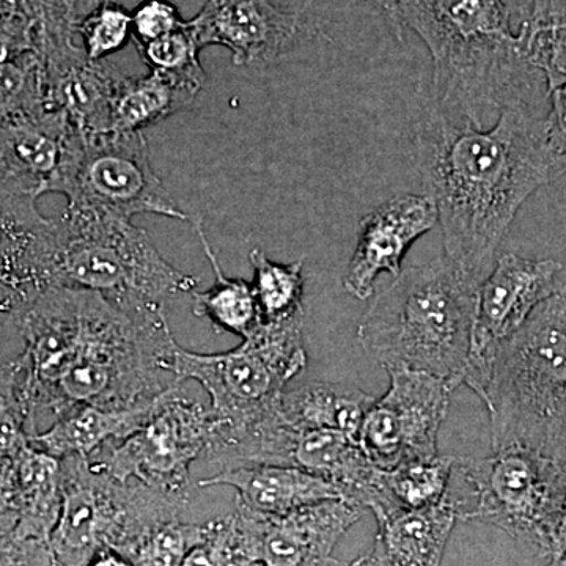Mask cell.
Instances as JSON below:
<instances>
[{
    "label": "cell",
    "instance_id": "40",
    "mask_svg": "<svg viewBox=\"0 0 566 566\" xmlns=\"http://www.w3.org/2000/svg\"><path fill=\"white\" fill-rule=\"evenodd\" d=\"M365 2L371 3L376 9L381 10L387 21H389L394 35L397 36L398 40H403L405 28L403 24H401L400 18V0H365Z\"/></svg>",
    "mask_w": 566,
    "mask_h": 566
},
{
    "label": "cell",
    "instance_id": "22",
    "mask_svg": "<svg viewBox=\"0 0 566 566\" xmlns=\"http://www.w3.org/2000/svg\"><path fill=\"white\" fill-rule=\"evenodd\" d=\"M375 403L371 395L337 382H308L285 390L277 412L296 430H335L359 439L364 417Z\"/></svg>",
    "mask_w": 566,
    "mask_h": 566
},
{
    "label": "cell",
    "instance_id": "30",
    "mask_svg": "<svg viewBox=\"0 0 566 566\" xmlns=\"http://www.w3.org/2000/svg\"><path fill=\"white\" fill-rule=\"evenodd\" d=\"M50 111L44 87L43 61L31 51L0 63V123Z\"/></svg>",
    "mask_w": 566,
    "mask_h": 566
},
{
    "label": "cell",
    "instance_id": "19",
    "mask_svg": "<svg viewBox=\"0 0 566 566\" xmlns=\"http://www.w3.org/2000/svg\"><path fill=\"white\" fill-rule=\"evenodd\" d=\"M370 556L381 566H441L458 516L449 497L424 509H394L376 515Z\"/></svg>",
    "mask_w": 566,
    "mask_h": 566
},
{
    "label": "cell",
    "instance_id": "16",
    "mask_svg": "<svg viewBox=\"0 0 566 566\" xmlns=\"http://www.w3.org/2000/svg\"><path fill=\"white\" fill-rule=\"evenodd\" d=\"M438 221V208L424 193H401L365 214L344 279L346 292L360 301L370 300L378 275L397 277L406 252Z\"/></svg>",
    "mask_w": 566,
    "mask_h": 566
},
{
    "label": "cell",
    "instance_id": "35",
    "mask_svg": "<svg viewBox=\"0 0 566 566\" xmlns=\"http://www.w3.org/2000/svg\"><path fill=\"white\" fill-rule=\"evenodd\" d=\"M132 17L134 43L161 39L186 24L180 11L169 0H144L133 11Z\"/></svg>",
    "mask_w": 566,
    "mask_h": 566
},
{
    "label": "cell",
    "instance_id": "48",
    "mask_svg": "<svg viewBox=\"0 0 566 566\" xmlns=\"http://www.w3.org/2000/svg\"><path fill=\"white\" fill-rule=\"evenodd\" d=\"M318 566H346V565L342 564V562L335 560V558H333V557H329V558H327L326 562H323V564L318 565Z\"/></svg>",
    "mask_w": 566,
    "mask_h": 566
},
{
    "label": "cell",
    "instance_id": "28",
    "mask_svg": "<svg viewBox=\"0 0 566 566\" xmlns=\"http://www.w3.org/2000/svg\"><path fill=\"white\" fill-rule=\"evenodd\" d=\"M29 378L20 357L0 365V458H14L35 434Z\"/></svg>",
    "mask_w": 566,
    "mask_h": 566
},
{
    "label": "cell",
    "instance_id": "43",
    "mask_svg": "<svg viewBox=\"0 0 566 566\" xmlns=\"http://www.w3.org/2000/svg\"><path fill=\"white\" fill-rule=\"evenodd\" d=\"M22 304L20 294L10 289L6 283H0V314H13Z\"/></svg>",
    "mask_w": 566,
    "mask_h": 566
},
{
    "label": "cell",
    "instance_id": "3",
    "mask_svg": "<svg viewBox=\"0 0 566 566\" xmlns=\"http://www.w3.org/2000/svg\"><path fill=\"white\" fill-rule=\"evenodd\" d=\"M482 283L447 256L401 271L359 326L364 352L387 371H423L463 386Z\"/></svg>",
    "mask_w": 566,
    "mask_h": 566
},
{
    "label": "cell",
    "instance_id": "4",
    "mask_svg": "<svg viewBox=\"0 0 566 566\" xmlns=\"http://www.w3.org/2000/svg\"><path fill=\"white\" fill-rule=\"evenodd\" d=\"M177 346L166 308L126 311L87 290L80 344L48 411L57 419L74 406L126 409L155 400L180 386Z\"/></svg>",
    "mask_w": 566,
    "mask_h": 566
},
{
    "label": "cell",
    "instance_id": "33",
    "mask_svg": "<svg viewBox=\"0 0 566 566\" xmlns=\"http://www.w3.org/2000/svg\"><path fill=\"white\" fill-rule=\"evenodd\" d=\"M142 61L148 69L164 71L203 84L205 71L200 63V48L193 39L188 21L181 29L161 39L136 43Z\"/></svg>",
    "mask_w": 566,
    "mask_h": 566
},
{
    "label": "cell",
    "instance_id": "36",
    "mask_svg": "<svg viewBox=\"0 0 566 566\" xmlns=\"http://www.w3.org/2000/svg\"><path fill=\"white\" fill-rule=\"evenodd\" d=\"M36 52V24L29 14L0 17V63Z\"/></svg>",
    "mask_w": 566,
    "mask_h": 566
},
{
    "label": "cell",
    "instance_id": "25",
    "mask_svg": "<svg viewBox=\"0 0 566 566\" xmlns=\"http://www.w3.org/2000/svg\"><path fill=\"white\" fill-rule=\"evenodd\" d=\"M191 222L214 273V283L210 289L205 292L196 290L191 293L193 315L208 319L216 333H230L240 335L241 338L249 337L263 323L252 283L244 279H230L223 275L218 256L208 243L203 219H191Z\"/></svg>",
    "mask_w": 566,
    "mask_h": 566
},
{
    "label": "cell",
    "instance_id": "9",
    "mask_svg": "<svg viewBox=\"0 0 566 566\" xmlns=\"http://www.w3.org/2000/svg\"><path fill=\"white\" fill-rule=\"evenodd\" d=\"M61 465V515L48 542L55 566H87L102 547L126 554L153 527L178 520L188 502L136 480L120 482L88 458H63Z\"/></svg>",
    "mask_w": 566,
    "mask_h": 566
},
{
    "label": "cell",
    "instance_id": "7",
    "mask_svg": "<svg viewBox=\"0 0 566 566\" xmlns=\"http://www.w3.org/2000/svg\"><path fill=\"white\" fill-rule=\"evenodd\" d=\"M55 232L52 285L102 293L126 311L166 308L169 300L199 285L166 262L150 234L132 219L65 210Z\"/></svg>",
    "mask_w": 566,
    "mask_h": 566
},
{
    "label": "cell",
    "instance_id": "27",
    "mask_svg": "<svg viewBox=\"0 0 566 566\" xmlns=\"http://www.w3.org/2000/svg\"><path fill=\"white\" fill-rule=\"evenodd\" d=\"M253 292L263 323H279L304 315L303 260L283 264L268 259L266 253L253 249Z\"/></svg>",
    "mask_w": 566,
    "mask_h": 566
},
{
    "label": "cell",
    "instance_id": "32",
    "mask_svg": "<svg viewBox=\"0 0 566 566\" xmlns=\"http://www.w3.org/2000/svg\"><path fill=\"white\" fill-rule=\"evenodd\" d=\"M76 35L81 36L85 55L102 62L133 40L132 13L111 0H99L77 24Z\"/></svg>",
    "mask_w": 566,
    "mask_h": 566
},
{
    "label": "cell",
    "instance_id": "42",
    "mask_svg": "<svg viewBox=\"0 0 566 566\" xmlns=\"http://www.w3.org/2000/svg\"><path fill=\"white\" fill-rule=\"evenodd\" d=\"M549 556L566 558V497L564 506H562L560 520H558L556 534H554Z\"/></svg>",
    "mask_w": 566,
    "mask_h": 566
},
{
    "label": "cell",
    "instance_id": "1",
    "mask_svg": "<svg viewBox=\"0 0 566 566\" xmlns=\"http://www.w3.org/2000/svg\"><path fill=\"white\" fill-rule=\"evenodd\" d=\"M542 99L505 106L493 128L449 114L431 84L411 99L416 159L424 196L438 208L446 256L483 283L524 202L566 174L551 142Z\"/></svg>",
    "mask_w": 566,
    "mask_h": 566
},
{
    "label": "cell",
    "instance_id": "37",
    "mask_svg": "<svg viewBox=\"0 0 566 566\" xmlns=\"http://www.w3.org/2000/svg\"><path fill=\"white\" fill-rule=\"evenodd\" d=\"M39 192L31 182L11 172L0 159V216L32 210L36 207Z\"/></svg>",
    "mask_w": 566,
    "mask_h": 566
},
{
    "label": "cell",
    "instance_id": "2",
    "mask_svg": "<svg viewBox=\"0 0 566 566\" xmlns=\"http://www.w3.org/2000/svg\"><path fill=\"white\" fill-rule=\"evenodd\" d=\"M400 18L430 51L439 103L475 128L485 129L509 104L547 91L524 57L504 0H400Z\"/></svg>",
    "mask_w": 566,
    "mask_h": 566
},
{
    "label": "cell",
    "instance_id": "6",
    "mask_svg": "<svg viewBox=\"0 0 566 566\" xmlns=\"http://www.w3.org/2000/svg\"><path fill=\"white\" fill-rule=\"evenodd\" d=\"M304 315L262 323L243 344L226 353L202 354L177 346L174 375L192 379L210 395L219 424L205 455L212 460L277 411L290 379L304 370Z\"/></svg>",
    "mask_w": 566,
    "mask_h": 566
},
{
    "label": "cell",
    "instance_id": "51",
    "mask_svg": "<svg viewBox=\"0 0 566 566\" xmlns=\"http://www.w3.org/2000/svg\"><path fill=\"white\" fill-rule=\"evenodd\" d=\"M253 566H260V565H253Z\"/></svg>",
    "mask_w": 566,
    "mask_h": 566
},
{
    "label": "cell",
    "instance_id": "41",
    "mask_svg": "<svg viewBox=\"0 0 566 566\" xmlns=\"http://www.w3.org/2000/svg\"><path fill=\"white\" fill-rule=\"evenodd\" d=\"M87 566H134L125 554L114 547H102L96 551L95 556L91 558Z\"/></svg>",
    "mask_w": 566,
    "mask_h": 566
},
{
    "label": "cell",
    "instance_id": "8",
    "mask_svg": "<svg viewBox=\"0 0 566 566\" xmlns=\"http://www.w3.org/2000/svg\"><path fill=\"white\" fill-rule=\"evenodd\" d=\"M465 494L447 493L458 520L483 521L551 553L566 497V452L506 446L488 458H457Z\"/></svg>",
    "mask_w": 566,
    "mask_h": 566
},
{
    "label": "cell",
    "instance_id": "31",
    "mask_svg": "<svg viewBox=\"0 0 566 566\" xmlns=\"http://www.w3.org/2000/svg\"><path fill=\"white\" fill-rule=\"evenodd\" d=\"M207 524L167 521L153 527L125 554L134 566H180L189 551L203 538Z\"/></svg>",
    "mask_w": 566,
    "mask_h": 566
},
{
    "label": "cell",
    "instance_id": "5",
    "mask_svg": "<svg viewBox=\"0 0 566 566\" xmlns=\"http://www.w3.org/2000/svg\"><path fill=\"white\" fill-rule=\"evenodd\" d=\"M482 401L493 450L566 452V286L495 346Z\"/></svg>",
    "mask_w": 566,
    "mask_h": 566
},
{
    "label": "cell",
    "instance_id": "44",
    "mask_svg": "<svg viewBox=\"0 0 566 566\" xmlns=\"http://www.w3.org/2000/svg\"><path fill=\"white\" fill-rule=\"evenodd\" d=\"M63 3L69 7L71 14L76 18L77 24H80L82 18L98 6L99 0H63Z\"/></svg>",
    "mask_w": 566,
    "mask_h": 566
},
{
    "label": "cell",
    "instance_id": "38",
    "mask_svg": "<svg viewBox=\"0 0 566 566\" xmlns=\"http://www.w3.org/2000/svg\"><path fill=\"white\" fill-rule=\"evenodd\" d=\"M546 125L551 142L556 150L566 158V82L547 92Z\"/></svg>",
    "mask_w": 566,
    "mask_h": 566
},
{
    "label": "cell",
    "instance_id": "46",
    "mask_svg": "<svg viewBox=\"0 0 566 566\" xmlns=\"http://www.w3.org/2000/svg\"><path fill=\"white\" fill-rule=\"evenodd\" d=\"M346 566H378L375 564L374 560H371L370 556H363V557H359L357 558V560H354L352 565H346Z\"/></svg>",
    "mask_w": 566,
    "mask_h": 566
},
{
    "label": "cell",
    "instance_id": "34",
    "mask_svg": "<svg viewBox=\"0 0 566 566\" xmlns=\"http://www.w3.org/2000/svg\"><path fill=\"white\" fill-rule=\"evenodd\" d=\"M180 566H253L245 557L233 516L207 523L203 538L189 551Z\"/></svg>",
    "mask_w": 566,
    "mask_h": 566
},
{
    "label": "cell",
    "instance_id": "26",
    "mask_svg": "<svg viewBox=\"0 0 566 566\" xmlns=\"http://www.w3.org/2000/svg\"><path fill=\"white\" fill-rule=\"evenodd\" d=\"M521 50L545 77L547 92L566 82V0H526Z\"/></svg>",
    "mask_w": 566,
    "mask_h": 566
},
{
    "label": "cell",
    "instance_id": "49",
    "mask_svg": "<svg viewBox=\"0 0 566 566\" xmlns=\"http://www.w3.org/2000/svg\"><path fill=\"white\" fill-rule=\"evenodd\" d=\"M0 566H10V562L9 560L0 562Z\"/></svg>",
    "mask_w": 566,
    "mask_h": 566
},
{
    "label": "cell",
    "instance_id": "11",
    "mask_svg": "<svg viewBox=\"0 0 566 566\" xmlns=\"http://www.w3.org/2000/svg\"><path fill=\"white\" fill-rule=\"evenodd\" d=\"M178 387L164 392L139 430L88 457L93 468L188 501L189 469L210 449L219 422L203 405L181 397Z\"/></svg>",
    "mask_w": 566,
    "mask_h": 566
},
{
    "label": "cell",
    "instance_id": "17",
    "mask_svg": "<svg viewBox=\"0 0 566 566\" xmlns=\"http://www.w3.org/2000/svg\"><path fill=\"white\" fill-rule=\"evenodd\" d=\"M39 54L50 109L65 112L76 132H112L122 74L104 61H91L76 41L50 44Z\"/></svg>",
    "mask_w": 566,
    "mask_h": 566
},
{
    "label": "cell",
    "instance_id": "24",
    "mask_svg": "<svg viewBox=\"0 0 566 566\" xmlns=\"http://www.w3.org/2000/svg\"><path fill=\"white\" fill-rule=\"evenodd\" d=\"M203 84L150 70L144 77L123 76L112 115V132L144 133L196 99Z\"/></svg>",
    "mask_w": 566,
    "mask_h": 566
},
{
    "label": "cell",
    "instance_id": "23",
    "mask_svg": "<svg viewBox=\"0 0 566 566\" xmlns=\"http://www.w3.org/2000/svg\"><path fill=\"white\" fill-rule=\"evenodd\" d=\"M17 469V527L22 539L50 542L62 509L61 460L24 447L13 458Z\"/></svg>",
    "mask_w": 566,
    "mask_h": 566
},
{
    "label": "cell",
    "instance_id": "29",
    "mask_svg": "<svg viewBox=\"0 0 566 566\" xmlns=\"http://www.w3.org/2000/svg\"><path fill=\"white\" fill-rule=\"evenodd\" d=\"M455 457L438 455L433 460L406 461L385 471L387 491L401 509L438 505L449 493Z\"/></svg>",
    "mask_w": 566,
    "mask_h": 566
},
{
    "label": "cell",
    "instance_id": "21",
    "mask_svg": "<svg viewBox=\"0 0 566 566\" xmlns=\"http://www.w3.org/2000/svg\"><path fill=\"white\" fill-rule=\"evenodd\" d=\"M73 126L62 111L0 123V159L39 196L54 177Z\"/></svg>",
    "mask_w": 566,
    "mask_h": 566
},
{
    "label": "cell",
    "instance_id": "13",
    "mask_svg": "<svg viewBox=\"0 0 566 566\" xmlns=\"http://www.w3.org/2000/svg\"><path fill=\"white\" fill-rule=\"evenodd\" d=\"M562 263L523 259L516 253L499 256L480 285L471 352L463 381L480 398L490 381L495 346L527 322L539 304L564 289L558 282Z\"/></svg>",
    "mask_w": 566,
    "mask_h": 566
},
{
    "label": "cell",
    "instance_id": "50",
    "mask_svg": "<svg viewBox=\"0 0 566 566\" xmlns=\"http://www.w3.org/2000/svg\"><path fill=\"white\" fill-rule=\"evenodd\" d=\"M305 2H311V0H305Z\"/></svg>",
    "mask_w": 566,
    "mask_h": 566
},
{
    "label": "cell",
    "instance_id": "10",
    "mask_svg": "<svg viewBox=\"0 0 566 566\" xmlns=\"http://www.w3.org/2000/svg\"><path fill=\"white\" fill-rule=\"evenodd\" d=\"M66 197V210L133 219L158 214L191 221L150 163L144 133H70L62 161L44 193Z\"/></svg>",
    "mask_w": 566,
    "mask_h": 566
},
{
    "label": "cell",
    "instance_id": "14",
    "mask_svg": "<svg viewBox=\"0 0 566 566\" xmlns=\"http://www.w3.org/2000/svg\"><path fill=\"white\" fill-rule=\"evenodd\" d=\"M363 513V506L335 499L285 515H264L237 502L232 516L251 564L318 566Z\"/></svg>",
    "mask_w": 566,
    "mask_h": 566
},
{
    "label": "cell",
    "instance_id": "15",
    "mask_svg": "<svg viewBox=\"0 0 566 566\" xmlns=\"http://www.w3.org/2000/svg\"><path fill=\"white\" fill-rule=\"evenodd\" d=\"M200 50L227 48L234 65H266L290 51L303 31V18L271 0H207L188 21Z\"/></svg>",
    "mask_w": 566,
    "mask_h": 566
},
{
    "label": "cell",
    "instance_id": "39",
    "mask_svg": "<svg viewBox=\"0 0 566 566\" xmlns=\"http://www.w3.org/2000/svg\"><path fill=\"white\" fill-rule=\"evenodd\" d=\"M17 513V469L13 458H0V516Z\"/></svg>",
    "mask_w": 566,
    "mask_h": 566
},
{
    "label": "cell",
    "instance_id": "45",
    "mask_svg": "<svg viewBox=\"0 0 566 566\" xmlns=\"http://www.w3.org/2000/svg\"><path fill=\"white\" fill-rule=\"evenodd\" d=\"M25 6H28V0H0V17L14 13L28 14Z\"/></svg>",
    "mask_w": 566,
    "mask_h": 566
},
{
    "label": "cell",
    "instance_id": "12",
    "mask_svg": "<svg viewBox=\"0 0 566 566\" xmlns=\"http://www.w3.org/2000/svg\"><path fill=\"white\" fill-rule=\"evenodd\" d=\"M389 375V390L368 409L357 439L368 460L382 471L439 455V430L457 390L447 379L423 371Z\"/></svg>",
    "mask_w": 566,
    "mask_h": 566
},
{
    "label": "cell",
    "instance_id": "20",
    "mask_svg": "<svg viewBox=\"0 0 566 566\" xmlns=\"http://www.w3.org/2000/svg\"><path fill=\"white\" fill-rule=\"evenodd\" d=\"M163 395L147 403L126 409L74 406L65 415L57 417L48 430L32 434L29 444L57 460L69 457H92L103 446L123 441L139 430L155 411Z\"/></svg>",
    "mask_w": 566,
    "mask_h": 566
},
{
    "label": "cell",
    "instance_id": "47",
    "mask_svg": "<svg viewBox=\"0 0 566 566\" xmlns=\"http://www.w3.org/2000/svg\"><path fill=\"white\" fill-rule=\"evenodd\" d=\"M547 566H566V558L565 557H553V560H551V564Z\"/></svg>",
    "mask_w": 566,
    "mask_h": 566
},
{
    "label": "cell",
    "instance_id": "18",
    "mask_svg": "<svg viewBox=\"0 0 566 566\" xmlns=\"http://www.w3.org/2000/svg\"><path fill=\"white\" fill-rule=\"evenodd\" d=\"M199 486L233 488L238 504L264 515H285L303 506L344 499L329 480L293 465L249 464L222 469L218 474L199 480Z\"/></svg>",
    "mask_w": 566,
    "mask_h": 566
}]
</instances>
